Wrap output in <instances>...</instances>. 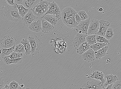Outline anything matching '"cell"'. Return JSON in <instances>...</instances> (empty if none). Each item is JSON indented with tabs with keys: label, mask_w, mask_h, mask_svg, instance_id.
Returning <instances> with one entry per match:
<instances>
[{
	"label": "cell",
	"mask_w": 121,
	"mask_h": 89,
	"mask_svg": "<svg viewBox=\"0 0 121 89\" xmlns=\"http://www.w3.org/2000/svg\"><path fill=\"white\" fill-rule=\"evenodd\" d=\"M77 13L71 7H67L65 8L61 13V19L64 24L70 28L76 27L79 23L76 21L74 15Z\"/></svg>",
	"instance_id": "6da1fadb"
},
{
	"label": "cell",
	"mask_w": 121,
	"mask_h": 89,
	"mask_svg": "<svg viewBox=\"0 0 121 89\" xmlns=\"http://www.w3.org/2000/svg\"><path fill=\"white\" fill-rule=\"evenodd\" d=\"M4 15L8 20L14 22L19 21L22 18L19 13L16 4L13 6L8 5L5 7L4 10Z\"/></svg>",
	"instance_id": "7a4b0ae2"
},
{
	"label": "cell",
	"mask_w": 121,
	"mask_h": 89,
	"mask_svg": "<svg viewBox=\"0 0 121 89\" xmlns=\"http://www.w3.org/2000/svg\"><path fill=\"white\" fill-rule=\"evenodd\" d=\"M27 39L31 47L30 54L33 57H34L39 53L42 47V42L40 38L35 35H30Z\"/></svg>",
	"instance_id": "3957f363"
},
{
	"label": "cell",
	"mask_w": 121,
	"mask_h": 89,
	"mask_svg": "<svg viewBox=\"0 0 121 89\" xmlns=\"http://www.w3.org/2000/svg\"><path fill=\"white\" fill-rule=\"evenodd\" d=\"M49 2L43 1L31 9L33 14L39 18H43L48 9Z\"/></svg>",
	"instance_id": "277c9868"
},
{
	"label": "cell",
	"mask_w": 121,
	"mask_h": 89,
	"mask_svg": "<svg viewBox=\"0 0 121 89\" xmlns=\"http://www.w3.org/2000/svg\"><path fill=\"white\" fill-rule=\"evenodd\" d=\"M17 40L13 36L5 35L0 40V45L3 48H9L15 45Z\"/></svg>",
	"instance_id": "5b68a950"
},
{
	"label": "cell",
	"mask_w": 121,
	"mask_h": 89,
	"mask_svg": "<svg viewBox=\"0 0 121 89\" xmlns=\"http://www.w3.org/2000/svg\"><path fill=\"white\" fill-rule=\"evenodd\" d=\"M49 14L55 16L58 20L61 19L60 11L58 5L54 2H49V6L45 15Z\"/></svg>",
	"instance_id": "8992f818"
},
{
	"label": "cell",
	"mask_w": 121,
	"mask_h": 89,
	"mask_svg": "<svg viewBox=\"0 0 121 89\" xmlns=\"http://www.w3.org/2000/svg\"><path fill=\"white\" fill-rule=\"evenodd\" d=\"M99 20L94 19H91L87 31V35H96L99 30Z\"/></svg>",
	"instance_id": "52a82bcc"
},
{
	"label": "cell",
	"mask_w": 121,
	"mask_h": 89,
	"mask_svg": "<svg viewBox=\"0 0 121 89\" xmlns=\"http://www.w3.org/2000/svg\"><path fill=\"white\" fill-rule=\"evenodd\" d=\"M90 19L88 18L82 21L77 26L76 30L78 33H82L86 35L90 23Z\"/></svg>",
	"instance_id": "ba28073f"
},
{
	"label": "cell",
	"mask_w": 121,
	"mask_h": 89,
	"mask_svg": "<svg viewBox=\"0 0 121 89\" xmlns=\"http://www.w3.org/2000/svg\"><path fill=\"white\" fill-rule=\"evenodd\" d=\"M101 82L94 79L84 83L81 89H103L101 86Z\"/></svg>",
	"instance_id": "9c48e42d"
},
{
	"label": "cell",
	"mask_w": 121,
	"mask_h": 89,
	"mask_svg": "<svg viewBox=\"0 0 121 89\" xmlns=\"http://www.w3.org/2000/svg\"><path fill=\"white\" fill-rule=\"evenodd\" d=\"M38 18L33 14L31 10L30 9L22 19L24 25L28 27L33 21Z\"/></svg>",
	"instance_id": "30bf717a"
},
{
	"label": "cell",
	"mask_w": 121,
	"mask_h": 89,
	"mask_svg": "<svg viewBox=\"0 0 121 89\" xmlns=\"http://www.w3.org/2000/svg\"><path fill=\"white\" fill-rule=\"evenodd\" d=\"M99 22V28L96 35L104 37L106 31L111 24L109 22L104 20H101Z\"/></svg>",
	"instance_id": "8fae6325"
},
{
	"label": "cell",
	"mask_w": 121,
	"mask_h": 89,
	"mask_svg": "<svg viewBox=\"0 0 121 89\" xmlns=\"http://www.w3.org/2000/svg\"><path fill=\"white\" fill-rule=\"evenodd\" d=\"M28 27L32 31L37 33L40 32L42 30L41 19L37 18Z\"/></svg>",
	"instance_id": "7c38bea8"
},
{
	"label": "cell",
	"mask_w": 121,
	"mask_h": 89,
	"mask_svg": "<svg viewBox=\"0 0 121 89\" xmlns=\"http://www.w3.org/2000/svg\"><path fill=\"white\" fill-rule=\"evenodd\" d=\"M86 36L87 35H85L78 33L73 41V44L76 50L81 44L85 42L86 41Z\"/></svg>",
	"instance_id": "4fadbf2b"
},
{
	"label": "cell",
	"mask_w": 121,
	"mask_h": 89,
	"mask_svg": "<svg viewBox=\"0 0 121 89\" xmlns=\"http://www.w3.org/2000/svg\"><path fill=\"white\" fill-rule=\"evenodd\" d=\"M95 52L93 50L90 48L82 55V59L89 63L93 62L95 59Z\"/></svg>",
	"instance_id": "5bb4252c"
},
{
	"label": "cell",
	"mask_w": 121,
	"mask_h": 89,
	"mask_svg": "<svg viewBox=\"0 0 121 89\" xmlns=\"http://www.w3.org/2000/svg\"><path fill=\"white\" fill-rule=\"evenodd\" d=\"M42 30L44 33H49L55 28V27L50 24L43 18L41 19Z\"/></svg>",
	"instance_id": "9a60e30c"
},
{
	"label": "cell",
	"mask_w": 121,
	"mask_h": 89,
	"mask_svg": "<svg viewBox=\"0 0 121 89\" xmlns=\"http://www.w3.org/2000/svg\"><path fill=\"white\" fill-rule=\"evenodd\" d=\"M43 0H23L22 5L26 9H32Z\"/></svg>",
	"instance_id": "2e32d148"
},
{
	"label": "cell",
	"mask_w": 121,
	"mask_h": 89,
	"mask_svg": "<svg viewBox=\"0 0 121 89\" xmlns=\"http://www.w3.org/2000/svg\"><path fill=\"white\" fill-rule=\"evenodd\" d=\"M90 77L93 79L97 80L100 81L101 82V86L103 88V85L105 82V80L104 78V74L102 72L95 71H93L91 74ZM104 89V88H103Z\"/></svg>",
	"instance_id": "e0dca14e"
},
{
	"label": "cell",
	"mask_w": 121,
	"mask_h": 89,
	"mask_svg": "<svg viewBox=\"0 0 121 89\" xmlns=\"http://www.w3.org/2000/svg\"><path fill=\"white\" fill-rule=\"evenodd\" d=\"M3 60L5 64L9 65L11 64H18L21 63L23 61V58L21 57L16 59H11L7 56H5L2 57Z\"/></svg>",
	"instance_id": "ac0fdd59"
},
{
	"label": "cell",
	"mask_w": 121,
	"mask_h": 89,
	"mask_svg": "<svg viewBox=\"0 0 121 89\" xmlns=\"http://www.w3.org/2000/svg\"><path fill=\"white\" fill-rule=\"evenodd\" d=\"M108 49V47L106 45L95 51V59H100L101 58L104 57L107 55L106 52Z\"/></svg>",
	"instance_id": "d6986e66"
},
{
	"label": "cell",
	"mask_w": 121,
	"mask_h": 89,
	"mask_svg": "<svg viewBox=\"0 0 121 89\" xmlns=\"http://www.w3.org/2000/svg\"><path fill=\"white\" fill-rule=\"evenodd\" d=\"M105 77L106 81L103 85L104 89L105 86L107 87L109 85L113 84L117 81L119 80L116 75H114L112 74L108 75L106 76Z\"/></svg>",
	"instance_id": "ffe728a7"
},
{
	"label": "cell",
	"mask_w": 121,
	"mask_h": 89,
	"mask_svg": "<svg viewBox=\"0 0 121 89\" xmlns=\"http://www.w3.org/2000/svg\"><path fill=\"white\" fill-rule=\"evenodd\" d=\"M43 18L54 27L57 24L58 20L55 16L49 14L45 15Z\"/></svg>",
	"instance_id": "44dd1931"
},
{
	"label": "cell",
	"mask_w": 121,
	"mask_h": 89,
	"mask_svg": "<svg viewBox=\"0 0 121 89\" xmlns=\"http://www.w3.org/2000/svg\"><path fill=\"white\" fill-rule=\"evenodd\" d=\"M90 45L86 41L85 42L82 44L76 49L77 53L80 55H82L87 50L90 49Z\"/></svg>",
	"instance_id": "7402d4cb"
},
{
	"label": "cell",
	"mask_w": 121,
	"mask_h": 89,
	"mask_svg": "<svg viewBox=\"0 0 121 89\" xmlns=\"http://www.w3.org/2000/svg\"><path fill=\"white\" fill-rule=\"evenodd\" d=\"M21 43L24 45L25 50V54L29 55L30 54L31 47L30 43L27 38H25L21 41Z\"/></svg>",
	"instance_id": "603a6c76"
},
{
	"label": "cell",
	"mask_w": 121,
	"mask_h": 89,
	"mask_svg": "<svg viewBox=\"0 0 121 89\" xmlns=\"http://www.w3.org/2000/svg\"><path fill=\"white\" fill-rule=\"evenodd\" d=\"M16 6L18 9L19 13L22 18L24 17L29 10V9L25 8L22 4H16Z\"/></svg>",
	"instance_id": "cb8c5ba5"
},
{
	"label": "cell",
	"mask_w": 121,
	"mask_h": 89,
	"mask_svg": "<svg viewBox=\"0 0 121 89\" xmlns=\"http://www.w3.org/2000/svg\"><path fill=\"white\" fill-rule=\"evenodd\" d=\"M15 45L13 47L9 48H3L2 49V52L0 56L2 57L7 56L10 55L11 53L14 51Z\"/></svg>",
	"instance_id": "d4e9b609"
},
{
	"label": "cell",
	"mask_w": 121,
	"mask_h": 89,
	"mask_svg": "<svg viewBox=\"0 0 121 89\" xmlns=\"http://www.w3.org/2000/svg\"><path fill=\"white\" fill-rule=\"evenodd\" d=\"M96 35H88L86 37V41L90 46L97 43L96 39Z\"/></svg>",
	"instance_id": "484cf974"
},
{
	"label": "cell",
	"mask_w": 121,
	"mask_h": 89,
	"mask_svg": "<svg viewBox=\"0 0 121 89\" xmlns=\"http://www.w3.org/2000/svg\"><path fill=\"white\" fill-rule=\"evenodd\" d=\"M108 44L105 43L97 42L93 45L90 46V48L93 50L95 51H96L107 45Z\"/></svg>",
	"instance_id": "4316f807"
},
{
	"label": "cell",
	"mask_w": 121,
	"mask_h": 89,
	"mask_svg": "<svg viewBox=\"0 0 121 89\" xmlns=\"http://www.w3.org/2000/svg\"><path fill=\"white\" fill-rule=\"evenodd\" d=\"M14 51L20 53H24L25 52L24 46L22 43H19L15 45Z\"/></svg>",
	"instance_id": "83f0119b"
},
{
	"label": "cell",
	"mask_w": 121,
	"mask_h": 89,
	"mask_svg": "<svg viewBox=\"0 0 121 89\" xmlns=\"http://www.w3.org/2000/svg\"><path fill=\"white\" fill-rule=\"evenodd\" d=\"M114 33L113 29L112 28L109 27L107 30L104 37L107 39L109 40L113 37Z\"/></svg>",
	"instance_id": "f1b7e54d"
},
{
	"label": "cell",
	"mask_w": 121,
	"mask_h": 89,
	"mask_svg": "<svg viewBox=\"0 0 121 89\" xmlns=\"http://www.w3.org/2000/svg\"><path fill=\"white\" fill-rule=\"evenodd\" d=\"M7 56L9 57L11 59H16L20 58L23 57V54L20 53L13 51Z\"/></svg>",
	"instance_id": "f546056e"
},
{
	"label": "cell",
	"mask_w": 121,
	"mask_h": 89,
	"mask_svg": "<svg viewBox=\"0 0 121 89\" xmlns=\"http://www.w3.org/2000/svg\"><path fill=\"white\" fill-rule=\"evenodd\" d=\"M96 39L97 42L109 44V40L107 39L104 37L96 35Z\"/></svg>",
	"instance_id": "4dcf8cb0"
},
{
	"label": "cell",
	"mask_w": 121,
	"mask_h": 89,
	"mask_svg": "<svg viewBox=\"0 0 121 89\" xmlns=\"http://www.w3.org/2000/svg\"><path fill=\"white\" fill-rule=\"evenodd\" d=\"M8 86L9 89H21V87L19 85L18 83L14 81H13Z\"/></svg>",
	"instance_id": "1f68e13d"
},
{
	"label": "cell",
	"mask_w": 121,
	"mask_h": 89,
	"mask_svg": "<svg viewBox=\"0 0 121 89\" xmlns=\"http://www.w3.org/2000/svg\"><path fill=\"white\" fill-rule=\"evenodd\" d=\"M78 13L80 17L82 20H85L88 18V16L87 14L85 11L84 10L80 11Z\"/></svg>",
	"instance_id": "d6a6232c"
},
{
	"label": "cell",
	"mask_w": 121,
	"mask_h": 89,
	"mask_svg": "<svg viewBox=\"0 0 121 89\" xmlns=\"http://www.w3.org/2000/svg\"><path fill=\"white\" fill-rule=\"evenodd\" d=\"M112 89H120L121 88V81L120 80L117 81L112 85Z\"/></svg>",
	"instance_id": "836d02e7"
},
{
	"label": "cell",
	"mask_w": 121,
	"mask_h": 89,
	"mask_svg": "<svg viewBox=\"0 0 121 89\" xmlns=\"http://www.w3.org/2000/svg\"><path fill=\"white\" fill-rule=\"evenodd\" d=\"M76 21L78 23H79L82 20L79 15L78 13L74 15Z\"/></svg>",
	"instance_id": "e575fe53"
},
{
	"label": "cell",
	"mask_w": 121,
	"mask_h": 89,
	"mask_svg": "<svg viewBox=\"0 0 121 89\" xmlns=\"http://www.w3.org/2000/svg\"><path fill=\"white\" fill-rule=\"evenodd\" d=\"M7 3L10 6H14L16 4L14 3V0H5Z\"/></svg>",
	"instance_id": "d590c367"
},
{
	"label": "cell",
	"mask_w": 121,
	"mask_h": 89,
	"mask_svg": "<svg viewBox=\"0 0 121 89\" xmlns=\"http://www.w3.org/2000/svg\"><path fill=\"white\" fill-rule=\"evenodd\" d=\"M4 85V80L2 77L0 76V89H2L3 88Z\"/></svg>",
	"instance_id": "8d00e7d4"
},
{
	"label": "cell",
	"mask_w": 121,
	"mask_h": 89,
	"mask_svg": "<svg viewBox=\"0 0 121 89\" xmlns=\"http://www.w3.org/2000/svg\"><path fill=\"white\" fill-rule=\"evenodd\" d=\"M23 0H14V3L15 4L18 5L22 4Z\"/></svg>",
	"instance_id": "74e56055"
},
{
	"label": "cell",
	"mask_w": 121,
	"mask_h": 89,
	"mask_svg": "<svg viewBox=\"0 0 121 89\" xmlns=\"http://www.w3.org/2000/svg\"><path fill=\"white\" fill-rule=\"evenodd\" d=\"M113 84H112L108 85V86H107V87L105 88V89H112V87Z\"/></svg>",
	"instance_id": "f35d334b"
},
{
	"label": "cell",
	"mask_w": 121,
	"mask_h": 89,
	"mask_svg": "<svg viewBox=\"0 0 121 89\" xmlns=\"http://www.w3.org/2000/svg\"><path fill=\"white\" fill-rule=\"evenodd\" d=\"M97 10L98 12H102L103 10V9L102 8L100 7H98L97 8Z\"/></svg>",
	"instance_id": "ab89813d"
},
{
	"label": "cell",
	"mask_w": 121,
	"mask_h": 89,
	"mask_svg": "<svg viewBox=\"0 0 121 89\" xmlns=\"http://www.w3.org/2000/svg\"><path fill=\"white\" fill-rule=\"evenodd\" d=\"M20 87H21V89H26L25 88V87L24 85L23 84H22L21 85H20Z\"/></svg>",
	"instance_id": "60d3db41"
},
{
	"label": "cell",
	"mask_w": 121,
	"mask_h": 89,
	"mask_svg": "<svg viewBox=\"0 0 121 89\" xmlns=\"http://www.w3.org/2000/svg\"><path fill=\"white\" fill-rule=\"evenodd\" d=\"M4 88L5 89H9V86L7 85H5Z\"/></svg>",
	"instance_id": "b9f144b4"
},
{
	"label": "cell",
	"mask_w": 121,
	"mask_h": 89,
	"mask_svg": "<svg viewBox=\"0 0 121 89\" xmlns=\"http://www.w3.org/2000/svg\"><path fill=\"white\" fill-rule=\"evenodd\" d=\"M2 52V49L0 50V54H1Z\"/></svg>",
	"instance_id": "7bdbcfd3"
}]
</instances>
